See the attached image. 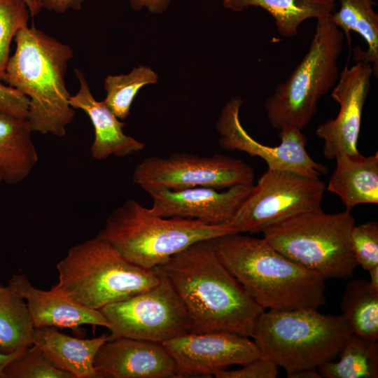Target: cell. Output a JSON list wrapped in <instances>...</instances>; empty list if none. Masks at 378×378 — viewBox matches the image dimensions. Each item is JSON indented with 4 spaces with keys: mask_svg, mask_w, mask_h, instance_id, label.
Instances as JSON below:
<instances>
[{
    "mask_svg": "<svg viewBox=\"0 0 378 378\" xmlns=\"http://www.w3.org/2000/svg\"><path fill=\"white\" fill-rule=\"evenodd\" d=\"M212 239L193 243L156 267L183 303L190 332L227 331L251 337L265 309L221 263Z\"/></svg>",
    "mask_w": 378,
    "mask_h": 378,
    "instance_id": "obj_1",
    "label": "cell"
},
{
    "mask_svg": "<svg viewBox=\"0 0 378 378\" xmlns=\"http://www.w3.org/2000/svg\"><path fill=\"white\" fill-rule=\"evenodd\" d=\"M212 241L221 263L265 310L318 309L326 303V280L264 238L235 232Z\"/></svg>",
    "mask_w": 378,
    "mask_h": 378,
    "instance_id": "obj_2",
    "label": "cell"
},
{
    "mask_svg": "<svg viewBox=\"0 0 378 378\" xmlns=\"http://www.w3.org/2000/svg\"><path fill=\"white\" fill-rule=\"evenodd\" d=\"M4 82L29 99L27 120L32 132L62 137L75 116L65 84L72 49L34 26L15 36Z\"/></svg>",
    "mask_w": 378,
    "mask_h": 378,
    "instance_id": "obj_3",
    "label": "cell"
},
{
    "mask_svg": "<svg viewBox=\"0 0 378 378\" xmlns=\"http://www.w3.org/2000/svg\"><path fill=\"white\" fill-rule=\"evenodd\" d=\"M341 314H323L317 309L265 310L252 335L260 356L290 377L306 369H317L334 360L353 334Z\"/></svg>",
    "mask_w": 378,
    "mask_h": 378,
    "instance_id": "obj_4",
    "label": "cell"
},
{
    "mask_svg": "<svg viewBox=\"0 0 378 378\" xmlns=\"http://www.w3.org/2000/svg\"><path fill=\"white\" fill-rule=\"evenodd\" d=\"M56 268L58 282L50 290L94 310L148 290L160 280L155 268L131 263L97 237L71 247Z\"/></svg>",
    "mask_w": 378,
    "mask_h": 378,
    "instance_id": "obj_5",
    "label": "cell"
},
{
    "mask_svg": "<svg viewBox=\"0 0 378 378\" xmlns=\"http://www.w3.org/2000/svg\"><path fill=\"white\" fill-rule=\"evenodd\" d=\"M235 232L229 223L160 217L129 199L108 215L97 237L131 263L153 270L193 243Z\"/></svg>",
    "mask_w": 378,
    "mask_h": 378,
    "instance_id": "obj_6",
    "label": "cell"
},
{
    "mask_svg": "<svg viewBox=\"0 0 378 378\" xmlns=\"http://www.w3.org/2000/svg\"><path fill=\"white\" fill-rule=\"evenodd\" d=\"M351 211L322 209L298 214L267 227L264 239L295 263L328 279H350L358 266L351 248Z\"/></svg>",
    "mask_w": 378,
    "mask_h": 378,
    "instance_id": "obj_7",
    "label": "cell"
},
{
    "mask_svg": "<svg viewBox=\"0 0 378 378\" xmlns=\"http://www.w3.org/2000/svg\"><path fill=\"white\" fill-rule=\"evenodd\" d=\"M330 15L317 19L308 51L266 100L267 117L275 129L302 130L315 115L320 99L338 80L344 34Z\"/></svg>",
    "mask_w": 378,
    "mask_h": 378,
    "instance_id": "obj_8",
    "label": "cell"
},
{
    "mask_svg": "<svg viewBox=\"0 0 378 378\" xmlns=\"http://www.w3.org/2000/svg\"><path fill=\"white\" fill-rule=\"evenodd\" d=\"M158 283L126 300L102 307L110 339L129 337L162 343L191 332V322L169 279L157 268Z\"/></svg>",
    "mask_w": 378,
    "mask_h": 378,
    "instance_id": "obj_9",
    "label": "cell"
},
{
    "mask_svg": "<svg viewBox=\"0 0 378 378\" xmlns=\"http://www.w3.org/2000/svg\"><path fill=\"white\" fill-rule=\"evenodd\" d=\"M326 190L320 178L267 169L228 223L237 232H262L284 218L321 209Z\"/></svg>",
    "mask_w": 378,
    "mask_h": 378,
    "instance_id": "obj_10",
    "label": "cell"
},
{
    "mask_svg": "<svg viewBox=\"0 0 378 378\" xmlns=\"http://www.w3.org/2000/svg\"><path fill=\"white\" fill-rule=\"evenodd\" d=\"M254 171L240 159L222 154L211 156L176 153L167 158L150 156L137 164L133 181L147 192L209 187L217 190L253 183Z\"/></svg>",
    "mask_w": 378,
    "mask_h": 378,
    "instance_id": "obj_11",
    "label": "cell"
},
{
    "mask_svg": "<svg viewBox=\"0 0 378 378\" xmlns=\"http://www.w3.org/2000/svg\"><path fill=\"white\" fill-rule=\"evenodd\" d=\"M241 104L240 98L233 97L222 109L216 122L221 148L260 158L265 161L268 169L290 171L314 178H320L328 173L326 166L314 161L307 153V138L300 130H279L281 143L275 146L260 144L251 137L239 119Z\"/></svg>",
    "mask_w": 378,
    "mask_h": 378,
    "instance_id": "obj_12",
    "label": "cell"
},
{
    "mask_svg": "<svg viewBox=\"0 0 378 378\" xmlns=\"http://www.w3.org/2000/svg\"><path fill=\"white\" fill-rule=\"evenodd\" d=\"M162 344L175 363L178 378L211 377L260 356L253 340L227 331L188 332Z\"/></svg>",
    "mask_w": 378,
    "mask_h": 378,
    "instance_id": "obj_13",
    "label": "cell"
},
{
    "mask_svg": "<svg viewBox=\"0 0 378 378\" xmlns=\"http://www.w3.org/2000/svg\"><path fill=\"white\" fill-rule=\"evenodd\" d=\"M372 75V64L361 61L351 67L346 65L340 73L331 93L340 106L339 112L334 119L321 123L316 130V136L323 140L325 158L333 159L344 153H360L358 141L362 113Z\"/></svg>",
    "mask_w": 378,
    "mask_h": 378,
    "instance_id": "obj_14",
    "label": "cell"
},
{
    "mask_svg": "<svg viewBox=\"0 0 378 378\" xmlns=\"http://www.w3.org/2000/svg\"><path fill=\"white\" fill-rule=\"evenodd\" d=\"M253 183L232 186L224 191L209 187L148 192L150 211L163 218L197 220L209 225L228 223L251 192Z\"/></svg>",
    "mask_w": 378,
    "mask_h": 378,
    "instance_id": "obj_15",
    "label": "cell"
},
{
    "mask_svg": "<svg viewBox=\"0 0 378 378\" xmlns=\"http://www.w3.org/2000/svg\"><path fill=\"white\" fill-rule=\"evenodd\" d=\"M99 378H177L175 363L162 343L116 337L99 349L94 359Z\"/></svg>",
    "mask_w": 378,
    "mask_h": 378,
    "instance_id": "obj_16",
    "label": "cell"
},
{
    "mask_svg": "<svg viewBox=\"0 0 378 378\" xmlns=\"http://www.w3.org/2000/svg\"><path fill=\"white\" fill-rule=\"evenodd\" d=\"M8 286L24 299L35 328H75L83 325L108 328L99 310L86 308L50 290L37 288L25 274H13Z\"/></svg>",
    "mask_w": 378,
    "mask_h": 378,
    "instance_id": "obj_17",
    "label": "cell"
},
{
    "mask_svg": "<svg viewBox=\"0 0 378 378\" xmlns=\"http://www.w3.org/2000/svg\"><path fill=\"white\" fill-rule=\"evenodd\" d=\"M80 88L75 95H71L69 104L74 109L84 111L94 129V139L90 146V154L95 160H104L111 155L124 158L136 154L145 144L123 132L125 124L118 118L103 101H97L90 92L83 73L75 69Z\"/></svg>",
    "mask_w": 378,
    "mask_h": 378,
    "instance_id": "obj_18",
    "label": "cell"
},
{
    "mask_svg": "<svg viewBox=\"0 0 378 378\" xmlns=\"http://www.w3.org/2000/svg\"><path fill=\"white\" fill-rule=\"evenodd\" d=\"M33 344L37 346L56 368L75 378H99L94 359L99 347L110 339L102 334L80 339L59 332L54 327L34 328Z\"/></svg>",
    "mask_w": 378,
    "mask_h": 378,
    "instance_id": "obj_19",
    "label": "cell"
},
{
    "mask_svg": "<svg viewBox=\"0 0 378 378\" xmlns=\"http://www.w3.org/2000/svg\"><path fill=\"white\" fill-rule=\"evenodd\" d=\"M326 190L337 195L351 211L360 204L378 203V153L363 156L341 154Z\"/></svg>",
    "mask_w": 378,
    "mask_h": 378,
    "instance_id": "obj_20",
    "label": "cell"
},
{
    "mask_svg": "<svg viewBox=\"0 0 378 378\" xmlns=\"http://www.w3.org/2000/svg\"><path fill=\"white\" fill-rule=\"evenodd\" d=\"M32 132L27 118L0 111V173L7 184L26 179L38 161Z\"/></svg>",
    "mask_w": 378,
    "mask_h": 378,
    "instance_id": "obj_21",
    "label": "cell"
},
{
    "mask_svg": "<svg viewBox=\"0 0 378 378\" xmlns=\"http://www.w3.org/2000/svg\"><path fill=\"white\" fill-rule=\"evenodd\" d=\"M334 0H223L225 8L241 11L249 6L267 10L274 18L277 32L284 38L298 34L306 20L329 15L335 8Z\"/></svg>",
    "mask_w": 378,
    "mask_h": 378,
    "instance_id": "obj_22",
    "label": "cell"
},
{
    "mask_svg": "<svg viewBox=\"0 0 378 378\" xmlns=\"http://www.w3.org/2000/svg\"><path fill=\"white\" fill-rule=\"evenodd\" d=\"M340 4V9L330 15L343 31L350 44V31L358 34L367 44L363 50L354 48L355 62L370 63L373 76H378V15L373 9L374 0H334Z\"/></svg>",
    "mask_w": 378,
    "mask_h": 378,
    "instance_id": "obj_23",
    "label": "cell"
},
{
    "mask_svg": "<svg viewBox=\"0 0 378 378\" xmlns=\"http://www.w3.org/2000/svg\"><path fill=\"white\" fill-rule=\"evenodd\" d=\"M34 328L24 299L8 285L0 286V354L31 346Z\"/></svg>",
    "mask_w": 378,
    "mask_h": 378,
    "instance_id": "obj_24",
    "label": "cell"
},
{
    "mask_svg": "<svg viewBox=\"0 0 378 378\" xmlns=\"http://www.w3.org/2000/svg\"><path fill=\"white\" fill-rule=\"evenodd\" d=\"M338 356V361H329L317 368L321 377H378V345L376 340L353 333Z\"/></svg>",
    "mask_w": 378,
    "mask_h": 378,
    "instance_id": "obj_25",
    "label": "cell"
},
{
    "mask_svg": "<svg viewBox=\"0 0 378 378\" xmlns=\"http://www.w3.org/2000/svg\"><path fill=\"white\" fill-rule=\"evenodd\" d=\"M340 309L354 334L377 341L378 293L371 289L368 281L355 279L347 283Z\"/></svg>",
    "mask_w": 378,
    "mask_h": 378,
    "instance_id": "obj_26",
    "label": "cell"
},
{
    "mask_svg": "<svg viewBox=\"0 0 378 378\" xmlns=\"http://www.w3.org/2000/svg\"><path fill=\"white\" fill-rule=\"evenodd\" d=\"M158 75L146 66L134 68L128 74L108 76L104 80L106 97L103 102L120 120H125L139 90L146 85L155 83Z\"/></svg>",
    "mask_w": 378,
    "mask_h": 378,
    "instance_id": "obj_27",
    "label": "cell"
},
{
    "mask_svg": "<svg viewBox=\"0 0 378 378\" xmlns=\"http://www.w3.org/2000/svg\"><path fill=\"white\" fill-rule=\"evenodd\" d=\"M30 15L24 0H0V83L5 78L10 43L18 31L27 26Z\"/></svg>",
    "mask_w": 378,
    "mask_h": 378,
    "instance_id": "obj_28",
    "label": "cell"
},
{
    "mask_svg": "<svg viewBox=\"0 0 378 378\" xmlns=\"http://www.w3.org/2000/svg\"><path fill=\"white\" fill-rule=\"evenodd\" d=\"M4 378H75L56 368L42 351L32 344L7 364Z\"/></svg>",
    "mask_w": 378,
    "mask_h": 378,
    "instance_id": "obj_29",
    "label": "cell"
},
{
    "mask_svg": "<svg viewBox=\"0 0 378 378\" xmlns=\"http://www.w3.org/2000/svg\"><path fill=\"white\" fill-rule=\"evenodd\" d=\"M350 242L358 265L368 271L378 265V223L376 220L355 225L351 232Z\"/></svg>",
    "mask_w": 378,
    "mask_h": 378,
    "instance_id": "obj_30",
    "label": "cell"
},
{
    "mask_svg": "<svg viewBox=\"0 0 378 378\" xmlns=\"http://www.w3.org/2000/svg\"><path fill=\"white\" fill-rule=\"evenodd\" d=\"M278 366L262 356L241 365L237 370H220L214 373L216 378H276Z\"/></svg>",
    "mask_w": 378,
    "mask_h": 378,
    "instance_id": "obj_31",
    "label": "cell"
},
{
    "mask_svg": "<svg viewBox=\"0 0 378 378\" xmlns=\"http://www.w3.org/2000/svg\"><path fill=\"white\" fill-rule=\"evenodd\" d=\"M29 99L17 89L0 83V111L27 118Z\"/></svg>",
    "mask_w": 378,
    "mask_h": 378,
    "instance_id": "obj_32",
    "label": "cell"
},
{
    "mask_svg": "<svg viewBox=\"0 0 378 378\" xmlns=\"http://www.w3.org/2000/svg\"><path fill=\"white\" fill-rule=\"evenodd\" d=\"M85 0H41L43 8L57 13H64L69 10H78Z\"/></svg>",
    "mask_w": 378,
    "mask_h": 378,
    "instance_id": "obj_33",
    "label": "cell"
},
{
    "mask_svg": "<svg viewBox=\"0 0 378 378\" xmlns=\"http://www.w3.org/2000/svg\"><path fill=\"white\" fill-rule=\"evenodd\" d=\"M169 1L170 0H130V5L136 10L146 7L150 13L159 14L167 8Z\"/></svg>",
    "mask_w": 378,
    "mask_h": 378,
    "instance_id": "obj_34",
    "label": "cell"
},
{
    "mask_svg": "<svg viewBox=\"0 0 378 378\" xmlns=\"http://www.w3.org/2000/svg\"><path fill=\"white\" fill-rule=\"evenodd\" d=\"M25 349L20 350L10 354H0V378H4V370L7 364L20 355Z\"/></svg>",
    "mask_w": 378,
    "mask_h": 378,
    "instance_id": "obj_35",
    "label": "cell"
},
{
    "mask_svg": "<svg viewBox=\"0 0 378 378\" xmlns=\"http://www.w3.org/2000/svg\"><path fill=\"white\" fill-rule=\"evenodd\" d=\"M27 4L31 16H36L43 8L41 0H24Z\"/></svg>",
    "mask_w": 378,
    "mask_h": 378,
    "instance_id": "obj_36",
    "label": "cell"
},
{
    "mask_svg": "<svg viewBox=\"0 0 378 378\" xmlns=\"http://www.w3.org/2000/svg\"><path fill=\"white\" fill-rule=\"evenodd\" d=\"M317 369H306L293 374L290 378H321Z\"/></svg>",
    "mask_w": 378,
    "mask_h": 378,
    "instance_id": "obj_37",
    "label": "cell"
},
{
    "mask_svg": "<svg viewBox=\"0 0 378 378\" xmlns=\"http://www.w3.org/2000/svg\"><path fill=\"white\" fill-rule=\"evenodd\" d=\"M368 272L370 273L369 286L372 290L378 293V265L372 267Z\"/></svg>",
    "mask_w": 378,
    "mask_h": 378,
    "instance_id": "obj_38",
    "label": "cell"
},
{
    "mask_svg": "<svg viewBox=\"0 0 378 378\" xmlns=\"http://www.w3.org/2000/svg\"><path fill=\"white\" fill-rule=\"evenodd\" d=\"M2 181H3V178H2V176H1V174L0 173V183L2 182Z\"/></svg>",
    "mask_w": 378,
    "mask_h": 378,
    "instance_id": "obj_39",
    "label": "cell"
}]
</instances>
